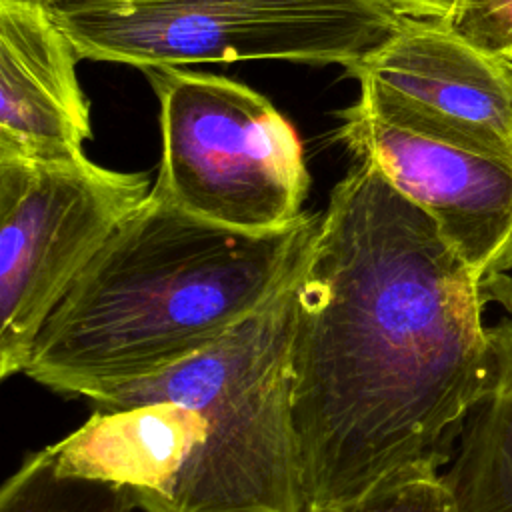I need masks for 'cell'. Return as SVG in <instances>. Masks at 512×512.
<instances>
[{"mask_svg":"<svg viewBox=\"0 0 512 512\" xmlns=\"http://www.w3.org/2000/svg\"><path fill=\"white\" fill-rule=\"evenodd\" d=\"M490 300L372 160L332 188L296 282L290 352L306 506L442 472L490 386Z\"/></svg>","mask_w":512,"mask_h":512,"instance_id":"obj_1","label":"cell"},{"mask_svg":"<svg viewBox=\"0 0 512 512\" xmlns=\"http://www.w3.org/2000/svg\"><path fill=\"white\" fill-rule=\"evenodd\" d=\"M296 282L204 350L92 398L90 418L48 446L56 464L126 486L144 512H304Z\"/></svg>","mask_w":512,"mask_h":512,"instance_id":"obj_2","label":"cell"},{"mask_svg":"<svg viewBox=\"0 0 512 512\" xmlns=\"http://www.w3.org/2000/svg\"><path fill=\"white\" fill-rule=\"evenodd\" d=\"M318 218L240 230L150 192L48 316L22 374L92 400L182 362L298 280Z\"/></svg>","mask_w":512,"mask_h":512,"instance_id":"obj_3","label":"cell"},{"mask_svg":"<svg viewBox=\"0 0 512 512\" xmlns=\"http://www.w3.org/2000/svg\"><path fill=\"white\" fill-rule=\"evenodd\" d=\"M82 58L146 68L290 60L352 66L404 20L384 0H54Z\"/></svg>","mask_w":512,"mask_h":512,"instance_id":"obj_4","label":"cell"},{"mask_svg":"<svg viewBox=\"0 0 512 512\" xmlns=\"http://www.w3.org/2000/svg\"><path fill=\"white\" fill-rule=\"evenodd\" d=\"M142 72L160 104L154 196L254 232L284 228L304 214L310 174L302 142L268 98L218 74L174 66Z\"/></svg>","mask_w":512,"mask_h":512,"instance_id":"obj_5","label":"cell"},{"mask_svg":"<svg viewBox=\"0 0 512 512\" xmlns=\"http://www.w3.org/2000/svg\"><path fill=\"white\" fill-rule=\"evenodd\" d=\"M142 172L86 154L0 156V376L22 374L32 346L76 278L148 200Z\"/></svg>","mask_w":512,"mask_h":512,"instance_id":"obj_6","label":"cell"},{"mask_svg":"<svg viewBox=\"0 0 512 512\" xmlns=\"http://www.w3.org/2000/svg\"><path fill=\"white\" fill-rule=\"evenodd\" d=\"M358 104L378 120L450 146L512 162V76L440 20L404 18L370 54L344 68Z\"/></svg>","mask_w":512,"mask_h":512,"instance_id":"obj_7","label":"cell"},{"mask_svg":"<svg viewBox=\"0 0 512 512\" xmlns=\"http://www.w3.org/2000/svg\"><path fill=\"white\" fill-rule=\"evenodd\" d=\"M338 118L336 138L434 220L492 300L512 306V162L394 128L358 102Z\"/></svg>","mask_w":512,"mask_h":512,"instance_id":"obj_8","label":"cell"},{"mask_svg":"<svg viewBox=\"0 0 512 512\" xmlns=\"http://www.w3.org/2000/svg\"><path fill=\"white\" fill-rule=\"evenodd\" d=\"M80 58L44 0H0V156L84 154L92 124Z\"/></svg>","mask_w":512,"mask_h":512,"instance_id":"obj_9","label":"cell"},{"mask_svg":"<svg viewBox=\"0 0 512 512\" xmlns=\"http://www.w3.org/2000/svg\"><path fill=\"white\" fill-rule=\"evenodd\" d=\"M492 378L442 478L456 512H512V318L488 328Z\"/></svg>","mask_w":512,"mask_h":512,"instance_id":"obj_10","label":"cell"},{"mask_svg":"<svg viewBox=\"0 0 512 512\" xmlns=\"http://www.w3.org/2000/svg\"><path fill=\"white\" fill-rule=\"evenodd\" d=\"M136 502L118 482L62 470L46 448L26 456L2 484L0 512H132Z\"/></svg>","mask_w":512,"mask_h":512,"instance_id":"obj_11","label":"cell"},{"mask_svg":"<svg viewBox=\"0 0 512 512\" xmlns=\"http://www.w3.org/2000/svg\"><path fill=\"white\" fill-rule=\"evenodd\" d=\"M304 512H456L440 470L396 474L348 500L306 506Z\"/></svg>","mask_w":512,"mask_h":512,"instance_id":"obj_12","label":"cell"},{"mask_svg":"<svg viewBox=\"0 0 512 512\" xmlns=\"http://www.w3.org/2000/svg\"><path fill=\"white\" fill-rule=\"evenodd\" d=\"M444 24L478 50L512 62V0H456Z\"/></svg>","mask_w":512,"mask_h":512,"instance_id":"obj_13","label":"cell"},{"mask_svg":"<svg viewBox=\"0 0 512 512\" xmlns=\"http://www.w3.org/2000/svg\"><path fill=\"white\" fill-rule=\"evenodd\" d=\"M390 4L400 16L404 18H418V20H440L444 22L456 0H384Z\"/></svg>","mask_w":512,"mask_h":512,"instance_id":"obj_14","label":"cell"},{"mask_svg":"<svg viewBox=\"0 0 512 512\" xmlns=\"http://www.w3.org/2000/svg\"><path fill=\"white\" fill-rule=\"evenodd\" d=\"M44 2H54V0H44ZM126 2H142V0H126Z\"/></svg>","mask_w":512,"mask_h":512,"instance_id":"obj_15","label":"cell"},{"mask_svg":"<svg viewBox=\"0 0 512 512\" xmlns=\"http://www.w3.org/2000/svg\"><path fill=\"white\" fill-rule=\"evenodd\" d=\"M508 70H510V76H512V62H508Z\"/></svg>","mask_w":512,"mask_h":512,"instance_id":"obj_16","label":"cell"}]
</instances>
